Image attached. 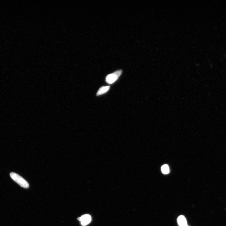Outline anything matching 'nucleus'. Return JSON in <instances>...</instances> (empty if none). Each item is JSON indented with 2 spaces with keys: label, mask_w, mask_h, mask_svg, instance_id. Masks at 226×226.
<instances>
[{
  "label": "nucleus",
  "mask_w": 226,
  "mask_h": 226,
  "mask_svg": "<svg viewBox=\"0 0 226 226\" xmlns=\"http://www.w3.org/2000/svg\"><path fill=\"white\" fill-rule=\"evenodd\" d=\"M10 176L12 180L21 187L25 189L29 188V185L28 182L18 174L14 172H11L10 174Z\"/></svg>",
  "instance_id": "1"
},
{
  "label": "nucleus",
  "mask_w": 226,
  "mask_h": 226,
  "mask_svg": "<svg viewBox=\"0 0 226 226\" xmlns=\"http://www.w3.org/2000/svg\"><path fill=\"white\" fill-rule=\"evenodd\" d=\"M122 70H117L114 73L108 75L106 78V82L109 84H112L118 79L121 75Z\"/></svg>",
  "instance_id": "2"
},
{
  "label": "nucleus",
  "mask_w": 226,
  "mask_h": 226,
  "mask_svg": "<svg viewBox=\"0 0 226 226\" xmlns=\"http://www.w3.org/2000/svg\"><path fill=\"white\" fill-rule=\"evenodd\" d=\"M78 220L81 221V224L82 225L85 226L90 223L92 219L90 215L86 214L79 217Z\"/></svg>",
  "instance_id": "3"
},
{
  "label": "nucleus",
  "mask_w": 226,
  "mask_h": 226,
  "mask_svg": "<svg viewBox=\"0 0 226 226\" xmlns=\"http://www.w3.org/2000/svg\"><path fill=\"white\" fill-rule=\"evenodd\" d=\"M110 88V86L103 87H101L97 93L96 96H99L104 94L107 92Z\"/></svg>",
  "instance_id": "4"
},
{
  "label": "nucleus",
  "mask_w": 226,
  "mask_h": 226,
  "mask_svg": "<svg viewBox=\"0 0 226 226\" xmlns=\"http://www.w3.org/2000/svg\"><path fill=\"white\" fill-rule=\"evenodd\" d=\"M177 222L180 226L187 225L186 219L184 216L181 215L179 216L177 219Z\"/></svg>",
  "instance_id": "5"
},
{
  "label": "nucleus",
  "mask_w": 226,
  "mask_h": 226,
  "mask_svg": "<svg viewBox=\"0 0 226 226\" xmlns=\"http://www.w3.org/2000/svg\"><path fill=\"white\" fill-rule=\"evenodd\" d=\"M161 170L162 172L164 174H168L169 172V166L167 165H164L162 166Z\"/></svg>",
  "instance_id": "6"
},
{
  "label": "nucleus",
  "mask_w": 226,
  "mask_h": 226,
  "mask_svg": "<svg viewBox=\"0 0 226 226\" xmlns=\"http://www.w3.org/2000/svg\"><path fill=\"white\" fill-rule=\"evenodd\" d=\"M188 226L187 225H184V226Z\"/></svg>",
  "instance_id": "7"
}]
</instances>
